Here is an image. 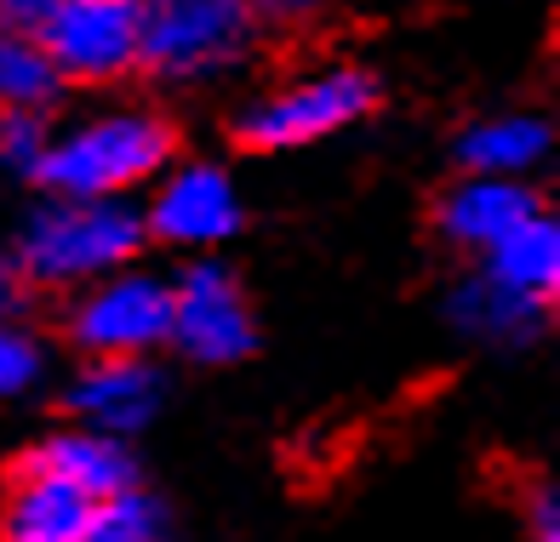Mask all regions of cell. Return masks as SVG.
I'll return each instance as SVG.
<instances>
[{
	"mask_svg": "<svg viewBox=\"0 0 560 542\" xmlns=\"http://www.w3.org/2000/svg\"><path fill=\"white\" fill-rule=\"evenodd\" d=\"M161 400H166V382H161L155 366H149V354L92 360V366L69 382V411L81 417V428L120 434V440L155 423Z\"/></svg>",
	"mask_w": 560,
	"mask_h": 542,
	"instance_id": "ba28073f",
	"label": "cell"
},
{
	"mask_svg": "<svg viewBox=\"0 0 560 542\" xmlns=\"http://www.w3.org/2000/svg\"><path fill=\"white\" fill-rule=\"evenodd\" d=\"M452 320L464 326L469 338H480V343L521 349V343H532V338L544 331L549 303L526 297V292H515V286H503V280H492V274H475V280H464V286H457Z\"/></svg>",
	"mask_w": 560,
	"mask_h": 542,
	"instance_id": "4fadbf2b",
	"label": "cell"
},
{
	"mask_svg": "<svg viewBox=\"0 0 560 542\" xmlns=\"http://www.w3.org/2000/svg\"><path fill=\"white\" fill-rule=\"evenodd\" d=\"M18 303H23V280H18V269H12V263H0V320H7Z\"/></svg>",
	"mask_w": 560,
	"mask_h": 542,
	"instance_id": "603a6c76",
	"label": "cell"
},
{
	"mask_svg": "<svg viewBox=\"0 0 560 542\" xmlns=\"http://www.w3.org/2000/svg\"><path fill=\"white\" fill-rule=\"evenodd\" d=\"M246 7H252V17H269V23H310L332 0H246Z\"/></svg>",
	"mask_w": 560,
	"mask_h": 542,
	"instance_id": "44dd1931",
	"label": "cell"
},
{
	"mask_svg": "<svg viewBox=\"0 0 560 542\" xmlns=\"http://www.w3.org/2000/svg\"><path fill=\"white\" fill-rule=\"evenodd\" d=\"M549 149V126L532 115H509V120H480L464 138L457 161L475 177H515L526 166H538V154Z\"/></svg>",
	"mask_w": 560,
	"mask_h": 542,
	"instance_id": "9a60e30c",
	"label": "cell"
},
{
	"mask_svg": "<svg viewBox=\"0 0 560 542\" xmlns=\"http://www.w3.org/2000/svg\"><path fill=\"white\" fill-rule=\"evenodd\" d=\"M69 338L92 360L149 354L172 338V286L155 274H104L74 303Z\"/></svg>",
	"mask_w": 560,
	"mask_h": 542,
	"instance_id": "8992f818",
	"label": "cell"
},
{
	"mask_svg": "<svg viewBox=\"0 0 560 542\" xmlns=\"http://www.w3.org/2000/svg\"><path fill=\"white\" fill-rule=\"evenodd\" d=\"M372 103H377L372 74H361V69H326V74H315V81L269 97V103H258V109H246L241 126H235V138H241V149H258V154H269V149H303V143H320V138L343 132V126L361 120Z\"/></svg>",
	"mask_w": 560,
	"mask_h": 542,
	"instance_id": "5b68a950",
	"label": "cell"
},
{
	"mask_svg": "<svg viewBox=\"0 0 560 542\" xmlns=\"http://www.w3.org/2000/svg\"><path fill=\"white\" fill-rule=\"evenodd\" d=\"M172 126L161 115H109L63 143H46L35 177L63 200H115L120 189L155 177L172 161Z\"/></svg>",
	"mask_w": 560,
	"mask_h": 542,
	"instance_id": "7a4b0ae2",
	"label": "cell"
},
{
	"mask_svg": "<svg viewBox=\"0 0 560 542\" xmlns=\"http://www.w3.org/2000/svg\"><path fill=\"white\" fill-rule=\"evenodd\" d=\"M63 0H0V30H40L46 17H52Z\"/></svg>",
	"mask_w": 560,
	"mask_h": 542,
	"instance_id": "7402d4cb",
	"label": "cell"
},
{
	"mask_svg": "<svg viewBox=\"0 0 560 542\" xmlns=\"http://www.w3.org/2000/svg\"><path fill=\"white\" fill-rule=\"evenodd\" d=\"M487 274L526 292V297H538V303H555V292H560V223L544 212L515 223L498 246H487Z\"/></svg>",
	"mask_w": 560,
	"mask_h": 542,
	"instance_id": "5bb4252c",
	"label": "cell"
},
{
	"mask_svg": "<svg viewBox=\"0 0 560 542\" xmlns=\"http://www.w3.org/2000/svg\"><path fill=\"white\" fill-rule=\"evenodd\" d=\"M200 366H235L258 343V320L241 292V280L223 263H195L172 286V338Z\"/></svg>",
	"mask_w": 560,
	"mask_h": 542,
	"instance_id": "52a82bcc",
	"label": "cell"
},
{
	"mask_svg": "<svg viewBox=\"0 0 560 542\" xmlns=\"http://www.w3.org/2000/svg\"><path fill=\"white\" fill-rule=\"evenodd\" d=\"M92 514L97 503L86 492L18 462L7 485V508H0V542H81L92 531Z\"/></svg>",
	"mask_w": 560,
	"mask_h": 542,
	"instance_id": "8fae6325",
	"label": "cell"
},
{
	"mask_svg": "<svg viewBox=\"0 0 560 542\" xmlns=\"http://www.w3.org/2000/svg\"><path fill=\"white\" fill-rule=\"evenodd\" d=\"M58 86V69L30 30H0V109H46Z\"/></svg>",
	"mask_w": 560,
	"mask_h": 542,
	"instance_id": "2e32d148",
	"label": "cell"
},
{
	"mask_svg": "<svg viewBox=\"0 0 560 542\" xmlns=\"http://www.w3.org/2000/svg\"><path fill=\"white\" fill-rule=\"evenodd\" d=\"M40 377V349L30 331H18L12 320H0V400L23 394Z\"/></svg>",
	"mask_w": 560,
	"mask_h": 542,
	"instance_id": "d6986e66",
	"label": "cell"
},
{
	"mask_svg": "<svg viewBox=\"0 0 560 542\" xmlns=\"http://www.w3.org/2000/svg\"><path fill=\"white\" fill-rule=\"evenodd\" d=\"M526 531H532V542H560V497L544 480L526 492Z\"/></svg>",
	"mask_w": 560,
	"mask_h": 542,
	"instance_id": "ffe728a7",
	"label": "cell"
},
{
	"mask_svg": "<svg viewBox=\"0 0 560 542\" xmlns=\"http://www.w3.org/2000/svg\"><path fill=\"white\" fill-rule=\"evenodd\" d=\"M143 7V69L166 81H200L241 58L252 40L246 0H138Z\"/></svg>",
	"mask_w": 560,
	"mask_h": 542,
	"instance_id": "3957f363",
	"label": "cell"
},
{
	"mask_svg": "<svg viewBox=\"0 0 560 542\" xmlns=\"http://www.w3.org/2000/svg\"><path fill=\"white\" fill-rule=\"evenodd\" d=\"M46 154V126H40V109H0V161L12 172H30L40 166Z\"/></svg>",
	"mask_w": 560,
	"mask_h": 542,
	"instance_id": "ac0fdd59",
	"label": "cell"
},
{
	"mask_svg": "<svg viewBox=\"0 0 560 542\" xmlns=\"http://www.w3.org/2000/svg\"><path fill=\"white\" fill-rule=\"evenodd\" d=\"M149 228L172 246H212V240H229L241 228V200H235L223 172L184 166L177 177H166V189L155 195Z\"/></svg>",
	"mask_w": 560,
	"mask_h": 542,
	"instance_id": "9c48e42d",
	"label": "cell"
},
{
	"mask_svg": "<svg viewBox=\"0 0 560 542\" xmlns=\"http://www.w3.org/2000/svg\"><path fill=\"white\" fill-rule=\"evenodd\" d=\"M143 246L138 212L115 200H63L40 212L18 240V280L35 286H92V280L115 274L132 263Z\"/></svg>",
	"mask_w": 560,
	"mask_h": 542,
	"instance_id": "6da1fadb",
	"label": "cell"
},
{
	"mask_svg": "<svg viewBox=\"0 0 560 542\" xmlns=\"http://www.w3.org/2000/svg\"><path fill=\"white\" fill-rule=\"evenodd\" d=\"M23 469L35 474H52L74 492H86L92 503H109L120 492L138 485V462L126 451L120 434H97V428H63V434H46V440L23 457Z\"/></svg>",
	"mask_w": 560,
	"mask_h": 542,
	"instance_id": "30bf717a",
	"label": "cell"
},
{
	"mask_svg": "<svg viewBox=\"0 0 560 542\" xmlns=\"http://www.w3.org/2000/svg\"><path fill=\"white\" fill-rule=\"evenodd\" d=\"M538 212V195L521 189L515 177H475V184L452 189L435 205V223L452 246H469V251H487L498 246L515 223H526Z\"/></svg>",
	"mask_w": 560,
	"mask_h": 542,
	"instance_id": "7c38bea8",
	"label": "cell"
},
{
	"mask_svg": "<svg viewBox=\"0 0 560 542\" xmlns=\"http://www.w3.org/2000/svg\"><path fill=\"white\" fill-rule=\"evenodd\" d=\"M81 542H172V514H166V503L149 497L143 485H132V492L97 503L92 531Z\"/></svg>",
	"mask_w": 560,
	"mask_h": 542,
	"instance_id": "e0dca14e",
	"label": "cell"
},
{
	"mask_svg": "<svg viewBox=\"0 0 560 542\" xmlns=\"http://www.w3.org/2000/svg\"><path fill=\"white\" fill-rule=\"evenodd\" d=\"M58 81H120L143 69V7L138 0H63L35 30Z\"/></svg>",
	"mask_w": 560,
	"mask_h": 542,
	"instance_id": "277c9868",
	"label": "cell"
}]
</instances>
